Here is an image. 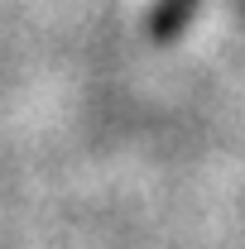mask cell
<instances>
[{
  "label": "cell",
  "instance_id": "1",
  "mask_svg": "<svg viewBox=\"0 0 245 249\" xmlns=\"http://www.w3.org/2000/svg\"><path fill=\"white\" fill-rule=\"evenodd\" d=\"M197 5H202V0H159V5L149 10V38H154V43H168V38H178V34L192 24Z\"/></svg>",
  "mask_w": 245,
  "mask_h": 249
}]
</instances>
